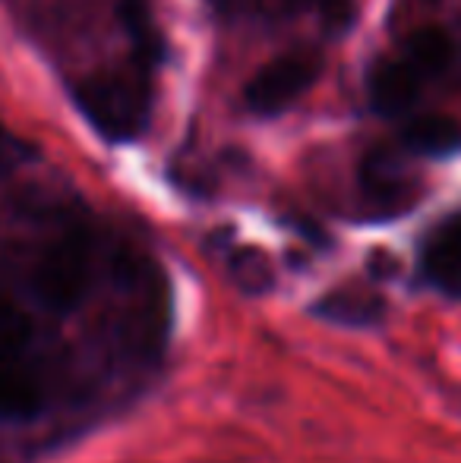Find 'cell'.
I'll return each instance as SVG.
<instances>
[{"instance_id": "6da1fadb", "label": "cell", "mask_w": 461, "mask_h": 463, "mask_svg": "<svg viewBox=\"0 0 461 463\" xmlns=\"http://www.w3.org/2000/svg\"><path fill=\"white\" fill-rule=\"evenodd\" d=\"M73 98L86 120L105 139L127 142L146 127L149 117V82L142 70H108L82 80Z\"/></svg>"}, {"instance_id": "7a4b0ae2", "label": "cell", "mask_w": 461, "mask_h": 463, "mask_svg": "<svg viewBox=\"0 0 461 463\" xmlns=\"http://www.w3.org/2000/svg\"><path fill=\"white\" fill-rule=\"evenodd\" d=\"M92 280V240L86 231H67L42 252L32 287L51 312H70L82 303Z\"/></svg>"}, {"instance_id": "3957f363", "label": "cell", "mask_w": 461, "mask_h": 463, "mask_svg": "<svg viewBox=\"0 0 461 463\" xmlns=\"http://www.w3.org/2000/svg\"><path fill=\"white\" fill-rule=\"evenodd\" d=\"M320 76V61L313 54H284L265 63L246 86V104L256 114H278L307 92Z\"/></svg>"}, {"instance_id": "277c9868", "label": "cell", "mask_w": 461, "mask_h": 463, "mask_svg": "<svg viewBox=\"0 0 461 463\" xmlns=\"http://www.w3.org/2000/svg\"><path fill=\"white\" fill-rule=\"evenodd\" d=\"M424 86L427 82L420 80V76L414 73L401 57L399 61L376 63L373 73H370V82H367L373 108L379 110V114H389V117L405 114V110L420 98V89Z\"/></svg>"}, {"instance_id": "5b68a950", "label": "cell", "mask_w": 461, "mask_h": 463, "mask_svg": "<svg viewBox=\"0 0 461 463\" xmlns=\"http://www.w3.org/2000/svg\"><path fill=\"white\" fill-rule=\"evenodd\" d=\"M44 407V391L35 372L25 369L23 363L0 360V420L23 422L38 416Z\"/></svg>"}, {"instance_id": "8992f818", "label": "cell", "mask_w": 461, "mask_h": 463, "mask_svg": "<svg viewBox=\"0 0 461 463\" xmlns=\"http://www.w3.org/2000/svg\"><path fill=\"white\" fill-rule=\"evenodd\" d=\"M427 275L443 290L461 297V221L439 227L424 252Z\"/></svg>"}, {"instance_id": "52a82bcc", "label": "cell", "mask_w": 461, "mask_h": 463, "mask_svg": "<svg viewBox=\"0 0 461 463\" xmlns=\"http://www.w3.org/2000/svg\"><path fill=\"white\" fill-rule=\"evenodd\" d=\"M452 54H456L452 38L446 35L443 29H437V25H427V29H418L405 42V54H401V61H405L408 67L420 76V80L430 82L449 70Z\"/></svg>"}, {"instance_id": "ba28073f", "label": "cell", "mask_w": 461, "mask_h": 463, "mask_svg": "<svg viewBox=\"0 0 461 463\" xmlns=\"http://www.w3.org/2000/svg\"><path fill=\"white\" fill-rule=\"evenodd\" d=\"M401 139L418 155H452L461 148V123L446 114H424L401 129Z\"/></svg>"}, {"instance_id": "9c48e42d", "label": "cell", "mask_w": 461, "mask_h": 463, "mask_svg": "<svg viewBox=\"0 0 461 463\" xmlns=\"http://www.w3.org/2000/svg\"><path fill=\"white\" fill-rule=\"evenodd\" d=\"M32 341V318L10 297H0V360L16 356Z\"/></svg>"}, {"instance_id": "30bf717a", "label": "cell", "mask_w": 461, "mask_h": 463, "mask_svg": "<svg viewBox=\"0 0 461 463\" xmlns=\"http://www.w3.org/2000/svg\"><path fill=\"white\" fill-rule=\"evenodd\" d=\"M316 312L332 322H341V325H370L376 316H379V303L376 299H367V297H348V293H335L332 299L316 306Z\"/></svg>"}, {"instance_id": "8fae6325", "label": "cell", "mask_w": 461, "mask_h": 463, "mask_svg": "<svg viewBox=\"0 0 461 463\" xmlns=\"http://www.w3.org/2000/svg\"><path fill=\"white\" fill-rule=\"evenodd\" d=\"M29 155H32V148L25 146L23 139H16V136L6 133V129L0 127V177H6L13 167L23 165Z\"/></svg>"}]
</instances>
